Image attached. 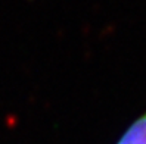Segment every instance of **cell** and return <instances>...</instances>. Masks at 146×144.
I'll return each instance as SVG.
<instances>
[{
	"label": "cell",
	"instance_id": "obj_1",
	"mask_svg": "<svg viewBox=\"0 0 146 144\" xmlns=\"http://www.w3.org/2000/svg\"><path fill=\"white\" fill-rule=\"evenodd\" d=\"M117 144H146V110L136 118V121L124 131Z\"/></svg>",
	"mask_w": 146,
	"mask_h": 144
}]
</instances>
